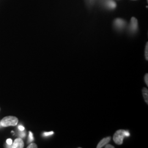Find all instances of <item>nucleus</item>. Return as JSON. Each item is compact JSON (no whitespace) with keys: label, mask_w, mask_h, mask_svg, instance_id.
Returning <instances> with one entry per match:
<instances>
[{"label":"nucleus","mask_w":148,"mask_h":148,"mask_svg":"<svg viewBox=\"0 0 148 148\" xmlns=\"http://www.w3.org/2000/svg\"><path fill=\"white\" fill-rule=\"evenodd\" d=\"M27 148H37V145H36V144H34V143H32L30 145H29L28 147H27Z\"/></svg>","instance_id":"12"},{"label":"nucleus","mask_w":148,"mask_h":148,"mask_svg":"<svg viewBox=\"0 0 148 148\" xmlns=\"http://www.w3.org/2000/svg\"><path fill=\"white\" fill-rule=\"evenodd\" d=\"M24 147V142L21 138H17L14 140L12 148H22Z\"/></svg>","instance_id":"5"},{"label":"nucleus","mask_w":148,"mask_h":148,"mask_svg":"<svg viewBox=\"0 0 148 148\" xmlns=\"http://www.w3.org/2000/svg\"><path fill=\"white\" fill-rule=\"evenodd\" d=\"M18 128H19V130L20 131H23L24 130V127H23V126H21V125H20V126H18Z\"/></svg>","instance_id":"17"},{"label":"nucleus","mask_w":148,"mask_h":148,"mask_svg":"<svg viewBox=\"0 0 148 148\" xmlns=\"http://www.w3.org/2000/svg\"><path fill=\"white\" fill-rule=\"evenodd\" d=\"M54 134V132L53 131H51V132H45L43 134V136L44 137H48V136H51L52 135H53Z\"/></svg>","instance_id":"11"},{"label":"nucleus","mask_w":148,"mask_h":148,"mask_svg":"<svg viewBox=\"0 0 148 148\" xmlns=\"http://www.w3.org/2000/svg\"><path fill=\"white\" fill-rule=\"evenodd\" d=\"M18 120L16 117L9 116L4 117L1 121V125L3 127L16 126L18 124Z\"/></svg>","instance_id":"1"},{"label":"nucleus","mask_w":148,"mask_h":148,"mask_svg":"<svg viewBox=\"0 0 148 148\" xmlns=\"http://www.w3.org/2000/svg\"><path fill=\"white\" fill-rule=\"evenodd\" d=\"M143 97L144 98V100L145 101V102L147 103V104H148V90L147 88H143Z\"/></svg>","instance_id":"7"},{"label":"nucleus","mask_w":148,"mask_h":148,"mask_svg":"<svg viewBox=\"0 0 148 148\" xmlns=\"http://www.w3.org/2000/svg\"><path fill=\"white\" fill-rule=\"evenodd\" d=\"M130 29L132 32H134L137 30L138 21L134 17H132L131 20V23L130 26Z\"/></svg>","instance_id":"3"},{"label":"nucleus","mask_w":148,"mask_h":148,"mask_svg":"<svg viewBox=\"0 0 148 148\" xmlns=\"http://www.w3.org/2000/svg\"><path fill=\"white\" fill-rule=\"evenodd\" d=\"M145 59L147 60H148V43H147L146 46H145Z\"/></svg>","instance_id":"10"},{"label":"nucleus","mask_w":148,"mask_h":148,"mask_svg":"<svg viewBox=\"0 0 148 148\" xmlns=\"http://www.w3.org/2000/svg\"><path fill=\"white\" fill-rule=\"evenodd\" d=\"M114 25L118 29H122L126 25V21L120 18H117L114 21Z\"/></svg>","instance_id":"4"},{"label":"nucleus","mask_w":148,"mask_h":148,"mask_svg":"<svg viewBox=\"0 0 148 148\" xmlns=\"http://www.w3.org/2000/svg\"><path fill=\"white\" fill-rule=\"evenodd\" d=\"M1 126V123H0V126Z\"/></svg>","instance_id":"19"},{"label":"nucleus","mask_w":148,"mask_h":148,"mask_svg":"<svg viewBox=\"0 0 148 148\" xmlns=\"http://www.w3.org/2000/svg\"><path fill=\"white\" fill-rule=\"evenodd\" d=\"M107 5L109 8H110L111 9L115 8L116 7V3L114 1H112V0H109L107 2Z\"/></svg>","instance_id":"8"},{"label":"nucleus","mask_w":148,"mask_h":148,"mask_svg":"<svg viewBox=\"0 0 148 148\" xmlns=\"http://www.w3.org/2000/svg\"><path fill=\"white\" fill-rule=\"evenodd\" d=\"M106 148H114V146H112V145H110V144H108V145H106Z\"/></svg>","instance_id":"18"},{"label":"nucleus","mask_w":148,"mask_h":148,"mask_svg":"<svg viewBox=\"0 0 148 148\" xmlns=\"http://www.w3.org/2000/svg\"><path fill=\"white\" fill-rule=\"evenodd\" d=\"M7 144L8 145H12V140L11 139H8L7 140Z\"/></svg>","instance_id":"15"},{"label":"nucleus","mask_w":148,"mask_h":148,"mask_svg":"<svg viewBox=\"0 0 148 148\" xmlns=\"http://www.w3.org/2000/svg\"><path fill=\"white\" fill-rule=\"evenodd\" d=\"M124 131L125 130H118L114 135V141L117 145H121L123 143V138L125 137L124 135Z\"/></svg>","instance_id":"2"},{"label":"nucleus","mask_w":148,"mask_h":148,"mask_svg":"<svg viewBox=\"0 0 148 148\" xmlns=\"http://www.w3.org/2000/svg\"><path fill=\"white\" fill-rule=\"evenodd\" d=\"M34 137H33V134L32 132H29V139H28V142H32L34 140Z\"/></svg>","instance_id":"9"},{"label":"nucleus","mask_w":148,"mask_h":148,"mask_svg":"<svg viewBox=\"0 0 148 148\" xmlns=\"http://www.w3.org/2000/svg\"><path fill=\"white\" fill-rule=\"evenodd\" d=\"M124 135H125V137H130V133H129L128 131H124Z\"/></svg>","instance_id":"14"},{"label":"nucleus","mask_w":148,"mask_h":148,"mask_svg":"<svg viewBox=\"0 0 148 148\" xmlns=\"http://www.w3.org/2000/svg\"><path fill=\"white\" fill-rule=\"evenodd\" d=\"M144 80H145V82L146 84V85L148 86V74H146L145 75V77H144Z\"/></svg>","instance_id":"13"},{"label":"nucleus","mask_w":148,"mask_h":148,"mask_svg":"<svg viewBox=\"0 0 148 148\" xmlns=\"http://www.w3.org/2000/svg\"><path fill=\"white\" fill-rule=\"evenodd\" d=\"M19 136L21 137L24 138L25 137L26 134H25V132H21L19 134Z\"/></svg>","instance_id":"16"},{"label":"nucleus","mask_w":148,"mask_h":148,"mask_svg":"<svg viewBox=\"0 0 148 148\" xmlns=\"http://www.w3.org/2000/svg\"><path fill=\"white\" fill-rule=\"evenodd\" d=\"M111 140V138L110 137H108L105 138L104 139H103L101 142L99 143V144L97 145V148H101L103 147L104 146H105L106 144H107L109 143Z\"/></svg>","instance_id":"6"}]
</instances>
